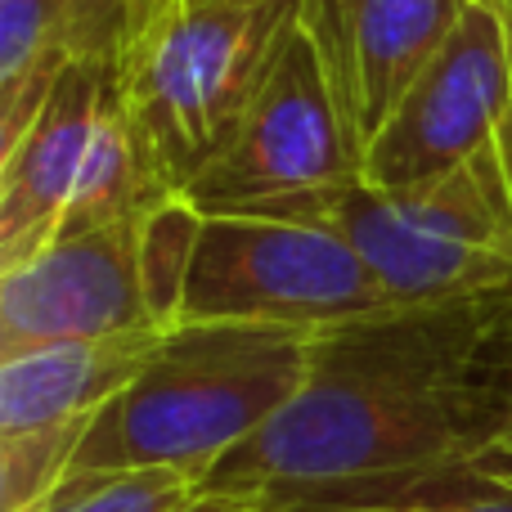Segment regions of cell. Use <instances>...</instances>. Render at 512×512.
I'll use <instances>...</instances> for the list:
<instances>
[{"mask_svg":"<svg viewBox=\"0 0 512 512\" xmlns=\"http://www.w3.org/2000/svg\"><path fill=\"white\" fill-rule=\"evenodd\" d=\"M512 436V283L310 337L301 391L203 490L324 512L477 468Z\"/></svg>","mask_w":512,"mask_h":512,"instance_id":"1","label":"cell"},{"mask_svg":"<svg viewBox=\"0 0 512 512\" xmlns=\"http://www.w3.org/2000/svg\"><path fill=\"white\" fill-rule=\"evenodd\" d=\"M310 337L274 324L167 328L144 373L90 427L72 472L180 468L207 486L301 391Z\"/></svg>","mask_w":512,"mask_h":512,"instance_id":"2","label":"cell"},{"mask_svg":"<svg viewBox=\"0 0 512 512\" xmlns=\"http://www.w3.org/2000/svg\"><path fill=\"white\" fill-rule=\"evenodd\" d=\"M301 32V0H185L122 59V99L153 194H185L234 144Z\"/></svg>","mask_w":512,"mask_h":512,"instance_id":"3","label":"cell"},{"mask_svg":"<svg viewBox=\"0 0 512 512\" xmlns=\"http://www.w3.org/2000/svg\"><path fill=\"white\" fill-rule=\"evenodd\" d=\"M122 99V59L63 68L32 131L0 153V270L23 265L63 234L153 203Z\"/></svg>","mask_w":512,"mask_h":512,"instance_id":"4","label":"cell"},{"mask_svg":"<svg viewBox=\"0 0 512 512\" xmlns=\"http://www.w3.org/2000/svg\"><path fill=\"white\" fill-rule=\"evenodd\" d=\"M328 221L351 239L387 306L512 283V153L490 140L463 167L409 189L355 185Z\"/></svg>","mask_w":512,"mask_h":512,"instance_id":"5","label":"cell"},{"mask_svg":"<svg viewBox=\"0 0 512 512\" xmlns=\"http://www.w3.org/2000/svg\"><path fill=\"white\" fill-rule=\"evenodd\" d=\"M373 310H387V297L333 221L203 216L180 324L319 333Z\"/></svg>","mask_w":512,"mask_h":512,"instance_id":"6","label":"cell"},{"mask_svg":"<svg viewBox=\"0 0 512 512\" xmlns=\"http://www.w3.org/2000/svg\"><path fill=\"white\" fill-rule=\"evenodd\" d=\"M364 180L306 32L288 45L234 144L185 189L203 216L328 221Z\"/></svg>","mask_w":512,"mask_h":512,"instance_id":"7","label":"cell"},{"mask_svg":"<svg viewBox=\"0 0 512 512\" xmlns=\"http://www.w3.org/2000/svg\"><path fill=\"white\" fill-rule=\"evenodd\" d=\"M512 113V9L472 0L364 153V185L409 189L463 167Z\"/></svg>","mask_w":512,"mask_h":512,"instance_id":"8","label":"cell"},{"mask_svg":"<svg viewBox=\"0 0 512 512\" xmlns=\"http://www.w3.org/2000/svg\"><path fill=\"white\" fill-rule=\"evenodd\" d=\"M144 212L149 203L117 221L63 234L23 265L0 270V360L50 342H90V337L162 328L140 279Z\"/></svg>","mask_w":512,"mask_h":512,"instance_id":"9","label":"cell"},{"mask_svg":"<svg viewBox=\"0 0 512 512\" xmlns=\"http://www.w3.org/2000/svg\"><path fill=\"white\" fill-rule=\"evenodd\" d=\"M468 5L472 0H301V32L315 45L360 167Z\"/></svg>","mask_w":512,"mask_h":512,"instance_id":"10","label":"cell"},{"mask_svg":"<svg viewBox=\"0 0 512 512\" xmlns=\"http://www.w3.org/2000/svg\"><path fill=\"white\" fill-rule=\"evenodd\" d=\"M167 328L90 342H50L0 360V441H36L81 454L90 427L153 360Z\"/></svg>","mask_w":512,"mask_h":512,"instance_id":"11","label":"cell"},{"mask_svg":"<svg viewBox=\"0 0 512 512\" xmlns=\"http://www.w3.org/2000/svg\"><path fill=\"white\" fill-rule=\"evenodd\" d=\"M131 0H0V153H9L63 68L77 59H126Z\"/></svg>","mask_w":512,"mask_h":512,"instance_id":"12","label":"cell"},{"mask_svg":"<svg viewBox=\"0 0 512 512\" xmlns=\"http://www.w3.org/2000/svg\"><path fill=\"white\" fill-rule=\"evenodd\" d=\"M198 239H203V212L185 194L149 203L140 225V279H144V297H149L153 319L162 328L180 324Z\"/></svg>","mask_w":512,"mask_h":512,"instance_id":"13","label":"cell"},{"mask_svg":"<svg viewBox=\"0 0 512 512\" xmlns=\"http://www.w3.org/2000/svg\"><path fill=\"white\" fill-rule=\"evenodd\" d=\"M203 495V481L180 468L68 472L32 512H176Z\"/></svg>","mask_w":512,"mask_h":512,"instance_id":"14","label":"cell"},{"mask_svg":"<svg viewBox=\"0 0 512 512\" xmlns=\"http://www.w3.org/2000/svg\"><path fill=\"white\" fill-rule=\"evenodd\" d=\"M324 512H512V481L495 477V472H486L477 463V468L418 481V486L396 490V495L324 508Z\"/></svg>","mask_w":512,"mask_h":512,"instance_id":"15","label":"cell"},{"mask_svg":"<svg viewBox=\"0 0 512 512\" xmlns=\"http://www.w3.org/2000/svg\"><path fill=\"white\" fill-rule=\"evenodd\" d=\"M176 512H279L270 508L265 499H248V495H221V490H203L198 499H189L185 508Z\"/></svg>","mask_w":512,"mask_h":512,"instance_id":"16","label":"cell"},{"mask_svg":"<svg viewBox=\"0 0 512 512\" xmlns=\"http://www.w3.org/2000/svg\"><path fill=\"white\" fill-rule=\"evenodd\" d=\"M185 0H131V32H126V50H131L140 36H149L171 9H180Z\"/></svg>","mask_w":512,"mask_h":512,"instance_id":"17","label":"cell"},{"mask_svg":"<svg viewBox=\"0 0 512 512\" xmlns=\"http://www.w3.org/2000/svg\"><path fill=\"white\" fill-rule=\"evenodd\" d=\"M481 468L486 472H495V477H504V481H512V441L508 445H499L490 459H481Z\"/></svg>","mask_w":512,"mask_h":512,"instance_id":"18","label":"cell"},{"mask_svg":"<svg viewBox=\"0 0 512 512\" xmlns=\"http://www.w3.org/2000/svg\"><path fill=\"white\" fill-rule=\"evenodd\" d=\"M508 9H512V0H508Z\"/></svg>","mask_w":512,"mask_h":512,"instance_id":"19","label":"cell"},{"mask_svg":"<svg viewBox=\"0 0 512 512\" xmlns=\"http://www.w3.org/2000/svg\"><path fill=\"white\" fill-rule=\"evenodd\" d=\"M508 441H512V436H508ZM508 441H504V445H508Z\"/></svg>","mask_w":512,"mask_h":512,"instance_id":"20","label":"cell"}]
</instances>
